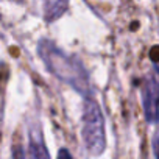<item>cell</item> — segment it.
<instances>
[{"mask_svg":"<svg viewBox=\"0 0 159 159\" xmlns=\"http://www.w3.org/2000/svg\"><path fill=\"white\" fill-rule=\"evenodd\" d=\"M38 55L42 59L47 70L61 80L62 83L69 84L75 92L81 97H94V91L91 86V78L84 67L75 55L66 53L50 39H39L38 42Z\"/></svg>","mask_w":159,"mask_h":159,"instance_id":"1","label":"cell"},{"mask_svg":"<svg viewBox=\"0 0 159 159\" xmlns=\"http://www.w3.org/2000/svg\"><path fill=\"white\" fill-rule=\"evenodd\" d=\"M81 122V134L89 154L100 156L106 148V128L102 108L94 97L84 98Z\"/></svg>","mask_w":159,"mask_h":159,"instance_id":"2","label":"cell"},{"mask_svg":"<svg viewBox=\"0 0 159 159\" xmlns=\"http://www.w3.org/2000/svg\"><path fill=\"white\" fill-rule=\"evenodd\" d=\"M140 97L145 120L151 125L159 123V72L153 70L145 75L140 88Z\"/></svg>","mask_w":159,"mask_h":159,"instance_id":"3","label":"cell"},{"mask_svg":"<svg viewBox=\"0 0 159 159\" xmlns=\"http://www.w3.org/2000/svg\"><path fill=\"white\" fill-rule=\"evenodd\" d=\"M27 159H50L48 150L44 142L42 129L39 123H33L28 131V153L25 156Z\"/></svg>","mask_w":159,"mask_h":159,"instance_id":"4","label":"cell"},{"mask_svg":"<svg viewBox=\"0 0 159 159\" xmlns=\"http://www.w3.org/2000/svg\"><path fill=\"white\" fill-rule=\"evenodd\" d=\"M42 7L45 22L52 24L64 16V13L69 8V0H42Z\"/></svg>","mask_w":159,"mask_h":159,"instance_id":"5","label":"cell"},{"mask_svg":"<svg viewBox=\"0 0 159 159\" xmlns=\"http://www.w3.org/2000/svg\"><path fill=\"white\" fill-rule=\"evenodd\" d=\"M151 145H153V153H154V157L159 159V128L154 131L153 134V139H151Z\"/></svg>","mask_w":159,"mask_h":159,"instance_id":"6","label":"cell"},{"mask_svg":"<svg viewBox=\"0 0 159 159\" xmlns=\"http://www.w3.org/2000/svg\"><path fill=\"white\" fill-rule=\"evenodd\" d=\"M11 157L13 159H27L25 157V151H24V148L20 145H14L13 147V156Z\"/></svg>","mask_w":159,"mask_h":159,"instance_id":"7","label":"cell"},{"mask_svg":"<svg viewBox=\"0 0 159 159\" xmlns=\"http://www.w3.org/2000/svg\"><path fill=\"white\" fill-rule=\"evenodd\" d=\"M58 159H73V157H72V154L67 148H61L58 151Z\"/></svg>","mask_w":159,"mask_h":159,"instance_id":"8","label":"cell"}]
</instances>
